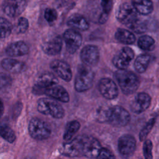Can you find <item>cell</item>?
<instances>
[{
    "mask_svg": "<svg viewBox=\"0 0 159 159\" xmlns=\"http://www.w3.org/2000/svg\"><path fill=\"white\" fill-rule=\"evenodd\" d=\"M153 143L150 140H145L143 145V153L145 159H153Z\"/></svg>",
    "mask_w": 159,
    "mask_h": 159,
    "instance_id": "31",
    "label": "cell"
},
{
    "mask_svg": "<svg viewBox=\"0 0 159 159\" xmlns=\"http://www.w3.org/2000/svg\"><path fill=\"white\" fill-rule=\"evenodd\" d=\"M28 0H4L2 9L7 16L14 18L19 16L25 9Z\"/></svg>",
    "mask_w": 159,
    "mask_h": 159,
    "instance_id": "8",
    "label": "cell"
},
{
    "mask_svg": "<svg viewBox=\"0 0 159 159\" xmlns=\"http://www.w3.org/2000/svg\"><path fill=\"white\" fill-rule=\"evenodd\" d=\"M37 109L40 113L55 119H61L65 116L63 107L55 100L43 98L37 102Z\"/></svg>",
    "mask_w": 159,
    "mask_h": 159,
    "instance_id": "2",
    "label": "cell"
},
{
    "mask_svg": "<svg viewBox=\"0 0 159 159\" xmlns=\"http://www.w3.org/2000/svg\"><path fill=\"white\" fill-rule=\"evenodd\" d=\"M99 51L98 47L93 45L84 46L80 53L81 61L88 66L96 65L99 61Z\"/></svg>",
    "mask_w": 159,
    "mask_h": 159,
    "instance_id": "13",
    "label": "cell"
},
{
    "mask_svg": "<svg viewBox=\"0 0 159 159\" xmlns=\"http://www.w3.org/2000/svg\"><path fill=\"white\" fill-rule=\"evenodd\" d=\"M67 25L72 29L85 31L89 29V23L86 18L80 14H73L67 20Z\"/></svg>",
    "mask_w": 159,
    "mask_h": 159,
    "instance_id": "22",
    "label": "cell"
},
{
    "mask_svg": "<svg viewBox=\"0 0 159 159\" xmlns=\"http://www.w3.org/2000/svg\"><path fill=\"white\" fill-rule=\"evenodd\" d=\"M4 110V104L2 101L0 99V117L2 116L3 112Z\"/></svg>",
    "mask_w": 159,
    "mask_h": 159,
    "instance_id": "38",
    "label": "cell"
},
{
    "mask_svg": "<svg viewBox=\"0 0 159 159\" xmlns=\"http://www.w3.org/2000/svg\"><path fill=\"white\" fill-rule=\"evenodd\" d=\"M63 39L66 44L67 51L71 53H75L80 47L82 43V35L77 30L68 29L63 34Z\"/></svg>",
    "mask_w": 159,
    "mask_h": 159,
    "instance_id": "10",
    "label": "cell"
},
{
    "mask_svg": "<svg viewBox=\"0 0 159 159\" xmlns=\"http://www.w3.org/2000/svg\"><path fill=\"white\" fill-rule=\"evenodd\" d=\"M60 1H61V3H63V4H66V3L69 2L71 0H60Z\"/></svg>",
    "mask_w": 159,
    "mask_h": 159,
    "instance_id": "39",
    "label": "cell"
},
{
    "mask_svg": "<svg viewBox=\"0 0 159 159\" xmlns=\"http://www.w3.org/2000/svg\"><path fill=\"white\" fill-rule=\"evenodd\" d=\"M134 57V52L130 47H123L112 58L113 65L119 70H125Z\"/></svg>",
    "mask_w": 159,
    "mask_h": 159,
    "instance_id": "9",
    "label": "cell"
},
{
    "mask_svg": "<svg viewBox=\"0 0 159 159\" xmlns=\"http://www.w3.org/2000/svg\"><path fill=\"white\" fill-rule=\"evenodd\" d=\"M102 12L109 14L113 6V0H101Z\"/></svg>",
    "mask_w": 159,
    "mask_h": 159,
    "instance_id": "36",
    "label": "cell"
},
{
    "mask_svg": "<svg viewBox=\"0 0 159 159\" xmlns=\"http://www.w3.org/2000/svg\"><path fill=\"white\" fill-rule=\"evenodd\" d=\"M94 75L88 66L81 65L78 68V73L75 80V89L78 92H84L93 85Z\"/></svg>",
    "mask_w": 159,
    "mask_h": 159,
    "instance_id": "3",
    "label": "cell"
},
{
    "mask_svg": "<svg viewBox=\"0 0 159 159\" xmlns=\"http://www.w3.org/2000/svg\"><path fill=\"white\" fill-rule=\"evenodd\" d=\"M151 101L152 99L148 94L139 93L132 99L130 103V109L134 113L139 114L150 107Z\"/></svg>",
    "mask_w": 159,
    "mask_h": 159,
    "instance_id": "14",
    "label": "cell"
},
{
    "mask_svg": "<svg viewBox=\"0 0 159 159\" xmlns=\"http://www.w3.org/2000/svg\"><path fill=\"white\" fill-rule=\"evenodd\" d=\"M158 159H159V158H158Z\"/></svg>",
    "mask_w": 159,
    "mask_h": 159,
    "instance_id": "40",
    "label": "cell"
},
{
    "mask_svg": "<svg viewBox=\"0 0 159 159\" xmlns=\"http://www.w3.org/2000/svg\"><path fill=\"white\" fill-rule=\"evenodd\" d=\"M63 46L62 39L60 36H55L46 42L42 45V50L43 52L51 56L57 55L60 53Z\"/></svg>",
    "mask_w": 159,
    "mask_h": 159,
    "instance_id": "19",
    "label": "cell"
},
{
    "mask_svg": "<svg viewBox=\"0 0 159 159\" xmlns=\"http://www.w3.org/2000/svg\"><path fill=\"white\" fill-rule=\"evenodd\" d=\"M96 159H116L114 153L106 148H102Z\"/></svg>",
    "mask_w": 159,
    "mask_h": 159,
    "instance_id": "35",
    "label": "cell"
},
{
    "mask_svg": "<svg viewBox=\"0 0 159 159\" xmlns=\"http://www.w3.org/2000/svg\"><path fill=\"white\" fill-rule=\"evenodd\" d=\"M116 39L124 44L130 45L135 42V36L133 32L125 29L119 28L115 33Z\"/></svg>",
    "mask_w": 159,
    "mask_h": 159,
    "instance_id": "24",
    "label": "cell"
},
{
    "mask_svg": "<svg viewBox=\"0 0 159 159\" xmlns=\"http://www.w3.org/2000/svg\"><path fill=\"white\" fill-rule=\"evenodd\" d=\"M114 75L124 94L129 95L138 89L140 86V80L135 73L126 70H118Z\"/></svg>",
    "mask_w": 159,
    "mask_h": 159,
    "instance_id": "1",
    "label": "cell"
},
{
    "mask_svg": "<svg viewBox=\"0 0 159 159\" xmlns=\"http://www.w3.org/2000/svg\"><path fill=\"white\" fill-rule=\"evenodd\" d=\"M98 89L101 94L106 99L112 100L119 94L118 88L114 81L109 78L101 79L98 83Z\"/></svg>",
    "mask_w": 159,
    "mask_h": 159,
    "instance_id": "11",
    "label": "cell"
},
{
    "mask_svg": "<svg viewBox=\"0 0 159 159\" xmlns=\"http://www.w3.org/2000/svg\"><path fill=\"white\" fill-rule=\"evenodd\" d=\"M138 46L143 50L150 51L155 47V40L150 35H144L139 37L137 42Z\"/></svg>",
    "mask_w": 159,
    "mask_h": 159,
    "instance_id": "28",
    "label": "cell"
},
{
    "mask_svg": "<svg viewBox=\"0 0 159 159\" xmlns=\"http://www.w3.org/2000/svg\"><path fill=\"white\" fill-rule=\"evenodd\" d=\"M102 148L99 141L89 135H84L83 157L88 158H96Z\"/></svg>",
    "mask_w": 159,
    "mask_h": 159,
    "instance_id": "16",
    "label": "cell"
},
{
    "mask_svg": "<svg viewBox=\"0 0 159 159\" xmlns=\"http://www.w3.org/2000/svg\"><path fill=\"white\" fill-rule=\"evenodd\" d=\"M29 27V23L28 20L24 17H21L18 20L16 30L18 34H24L28 30Z\"/></svg>",
    "mask_w": 159,
    "mask_h": 159,
    "instance_id": "32",
    "label": "cell"
},
{
    "mask_svg": "<svg viewBox=\"0 0 159 159\" xmlns=\"http://www.w3.org/2000/svg\"><path fill=\"white\" fill-rule=\"evenodd\" d=\"M29 52V46L24 41H17L9 44L6 48V53L11 57L27 55Z\"/></svg>",
    "mask_w": 159,
    "mask_h": 159,
    "instance_id": "21",
    "label": "cell"
},
{
    "mask_svg": "<svg viewBox=\"0 0 159 159\" xmlns=\"http://www.w3.org/2000/svg\"><path fill=\"white\" fill-rule=\"evenodd\" d=\"M151 59V55L147 53L139 55L134 63L135 70L139 73H144L147 69Z\"/></svg>",
    "mask_w": 159,
    "mask_h": 159,
    "instance_id": "25",
    "label": "cell"
},
{
    "mask_svg": "<svg viewBox=\"0 0 159 159\" xmlns=\"http://www.w3.org/2000/svg\"><path fill=\"white\" fill-rule=\"evenodd\" d=\"M13 25L7 19L0 17V39L8 37L12 33Z\"/></svg>",
    "mask_w": 159,
    "mask_h": 159,
    "instance_id": "29",
    "label": "cell"
},
{
    "mask_svg": "<svg viewBox=\"0 0 159 159\" xmlns=\"http://www.w3.org/2000/svg\"><path fill=\"white\" fill-rule=\"evenodd\" d=\"M132 5L142 15H148L153 11V4L151 0H132Z\"/></svg>",
    "mask_w": 159,
    "mask_h": 159,
    "instance_id": "23",
    "label": "cell"
},
{
    "mask_svg": "<svg viewBox=\"0 0 159 159\" xmlns=\"http://www.w3.org/2000/svg\"><path fill=\"white\" fill-rule=\"evenodd\" d=\"M156 122L155 118H152L149 119V120L146 123V124L143 127V128L140 131L139 137L140 141L145 140L147 138L148 134L150 132L152 129H153Z\"/></svg>",
    "mask_w": 159,
    "mask_h": 159,
    "instance_id": "30",
    "label": "cell"
},
{
    "mask_svg": "<svg viewBox=\"0 0 159 159\" xmlns=\"http://www.w3.org/2000/svg\"><path fill=\"white\" fill-rule=\"evenodd\" d=\"M130 120L128 111L120 106H115L109 109L107 122L114 127H121L127 125Z\"/></svg>",
    "mask_w": 159,
    "mask_h": 159,
    "instance_id": "7",
    "label": "cell"
},
{
    "mask_svg": "<svg viewBox=\"0 0 159 159\" xmlns=\"http://www.w3.org/2000/svg\"><path fill=\"white\" fill-rule=\"evenodd\" d=\"M12 78L7 73L0 72V89H3L10 86L12 83Z\"/></svg>",
    "mask_w": 159,
    "mask_h": 159,
    "instance_id": "34",
    "label": "cell"
},
{
    "mask_svg": "<svg viewBox=\"0 0 159 159\" xmlns=\"http://www.w3.org/2000/svg\"><path fill=\"white\" fill-rule=\"evenodd\" d=\"M43 94L63 102H68L70 100L68 91L63 86L57 84L44 89Z\"/></svg>",
    "mask_w": 159,
    "mask_h": 159,
    "instance_id": "20",
    "label": "cell"
},
{
    "mask_svg": "<svg viewBox=\"0 0 159 159\" xmlns=\"http://www.w3.org/2000/svg\"><path fill=\"white\" fill-rule=\"evenodd\" d=\"M80 128V123L76 120L68 122L63 134V139L65 140H70L73 135L78 131Z\"/></svg>",
    "mask_w": 159,
    "mask_h": 159,
    "instance_id": "26",
    "label": "cell"
},
{
    "mask_svg": "<svg viewBox=\"0 0 159 159\" xmlns=\"http://www.w3.org/2000/svg\"><path fill=\"white\" fill-rule=\"evenodd\" d=\"M0 135L9 143H13L16 138L14 131L5 123H0Z\"/></svg>",
    "mask_w": 159,
    "mask_h": 159,
    "instance_id": "27",
    "label": "cell"
},
{
    "mask_svg": "<svg viewBox=\"0 0 159 159\" xmlns=\"http://www.w3.org/2000/svg\"><path fill=\"white\" fill-rule=\"evenodd\" d=\"M138 14L132 4L125 2L116 11V18L119 22L130 28L139 20Z\"/></svg>",
    "mask_w": 159,
    "mask_h": 159,
    "instance_id": "6",
    "label": "cell"
},
{
    "mask_svg": "<svg viewBox=\"0 0 159 159\" xmlns=\"http://www.w3.org/2000/svg\"><path fill=\"white\" fill-rule=\"evenodd\" d=\"M1 64L5 70L12 73H22L25 71L27 68L25 63L11 58H4L1 61Z\"/></svg>",
    "mask_w": 159,
    "mask_h": 159,
    "instance_id": "18",
    "label": "cell"
},
{
    "mask_svg": "<svg viewBox=\"0 0 159 159\" xmlns=\"http://www.w3.org/2000/svg\"><path fill=\"white\" fill-rule=\"evenodd\" d=\"M117 147L119 153L124 157L133 155L136 149V140L130 134H124L118 139Z\"/></svg>",
    "mask_w": 159,
    "mask_h": 159,
    "instance_id": "15",
    "label": "cell"
},
{
    "mask_svg": "<svg viewBox=\"0 0 159 159\" xmlns=\"http://www.w3.org/2000/svg\"><path fill=\"white\" fill-rule=\"evenodd\" d=\"M44 17L47 22L51 24L54 22L57 19L58 14L55 9L48 7L45 10Z\"/></svg>",
    "mask_w": 159,
    "mask_h": 159,
    "instance_id": "33",
    "label": "cell"
},
{
    "mask_svg": "<svg viewBox=\"0 0 159 159\" xmlns=\"http://www.w3.org/2000/svg\"><path fill=\"white\" fill-rule=\"evenodd\" d=\"M84 135L76 137L73 139L64 143L59 151L62 155L68 157H83Z\"/></svg>",
    "mask_w": 159,
    "mask_h": 159,
    "instance_id": "5",
    "label": "cell"
},
{
    "mask_svg": "<svg viewBox=\"0 0 159 159\" xmlns=\"http://www.w3.org/2000/svg\"><path fill=\"white\" fill-rule=\"evenodd\" d=\"M58 80L56 76L50 72L42 74L37 80L33 88V91L35 94H43L44 89L57 84Z\"/></svg>",
    "mask_w": 159,
    "mask_h": 159,
    "instance_id": "12",
    "label": "cell"
},
{
    "mask_svg": "<svg viewBox=\"0 0 159 159\" xmlns=\"http://www.w3.org/2000/svg\"><path fill=\"white\" fill-rule=\"evenodd\" d=\"M28 130L31 137L38 140L48 139L52 132L48 124L38 117H34L30 120Z\"/></svg>",
    "mask_w": 159,
    "mask_h": 159,
    "instance_id": "4",
    "label": "cell"
},
{
    "mask_svg": "<svg viewBox=\"0 0 159 159\" xmlns=\"http://www.w3.org/2000/svg\"><path fill=\"white\" fill-rule=\"evenodd\" d=\"M51 69L62 80L66 81H71L72 71L70 65L65 61L60 60H53L50 65Z\"/></svg>",
    "mask_w": 159,
    "mask_h": 159,
    "instance_id": "17",
    "label": "cell"
},
{
    "mask_svg": "<svg viewBox=\"0 0 159 159\" xmlns=\"http://www.w3.org/2000/svg\"><path fill=\"white\" fill-rule=\"evenodd\" d=\"M108 17H109V14L102 12L99 18V22L100 24H104L108 19Z\"/></svg>",
    "mask_w": 159,
    "mask_h": 159,
    "instance_id": "37",
    "label": "cell"
}]
</instances>
